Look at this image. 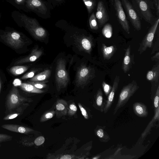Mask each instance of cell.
<instances>
[{"instance_id": "obj_36", "label": "cell", "mask_w": 159, "mask_h": 159, "mask_svg": "<svg viewBox=\"0 0 159 159\" xmlns=\"http://www.w3.org/2000/svg\"><path fill=\"white\" fill-rule=\"evenodd\" d=\"M77 109L76 106L74 103L70 104L68 108V114L70 116H72L76 113Z\"/></svg>"}, {"instance_id": "obj_17", "label": "cell", "mask_w": 159, "mask_h": 159, "mask_svg": "<svg viewBox=\"0 0 159 159\" xmlns=\"http://www.w3.org/2000/svg\"><path fill=\"white\" fill-rule=\"evenodd\" d=\"M133 110L135 114L139 117H145L148 115L147 106L140 102H136L133 105Z\"/></svg>"}, {"instance_id": "obj_1", "label": "cell", "mask_w": 159, "mask_h": 159, "mask_svg": "<svg viewBox=\"0 0 159 159\" xmlns=\"http://www.w3.org/2000/svg\"><path fill=\"white\" fill-rule=\"evenodd\" d=\"M20 17L25 27L35 38L41 40L46 37V31L40 25L36 19L30 18L24 14L20 15Z\"/></svg>"}, {"instance_id": "obj_33", "label": "cell", "mask_w": 159, "mask_h": 159, "mask_svg": "<svg viewBox=\"0 0 159 159\" xmlns=\"http://www.w3.org/2000/svg\"><path fill=\"white\" fill-rule=\"evenodd\" d=\"M21 114L20 112H13L9 113V114L5 116L3 120H8L12 119H14L17 116L20 115Z\"/></svg>"}, {"instance_id": "obj_5", "label": "cell", "mask_w": 159, "mask_h": 159, "mask_svg": "<svg viewBox=\"0 0 159 159\" xmlns=\"http://www.w3.org/2000/svg\"><path fill=\"white\" fill-rule=\"evenodd\" d=\"M121 3L134 27L137 30H140L141 28L140 18L133 5L128 0H121Z\"/></svg>"}, {"instance_id": "obj_4", "label": "cell", "mask_w": 159, "mask_h": 159, "mask_svg": "<svg viewBox=\"0 0 159 159\" xmlns=\"http://www.w3.org/2000/svg\"><path fill=\"white\" fill-rule=\"evenodd\" d=\"M66 61L61 58L57 60L55 71V82L58 90L65 88L69 82V77L66 68Z\"/></svg>"}, {"instance_id": "obj_10", "label": "cell", "mask_w": 159, "mask_h": 159, "mask_svg": "<svg viewBox=\"0 0 159 159\" xmlns=\"http://www.w3.org/2000/svg\"><path fill=\"white\" fill-rule=\"evenodd\" d=\"M118 20L124 30L128 34L130 33L129 26L121 3L120 0H112Z\"/></svg>"}, {"instance_id": "obj_21", "label": "cell", "mask_w": 159, "mask_h": 159, "mask_svg": "<svg viewBox=\"0 0 159 159\" xmlns=\"http://www.w3.org/2000/svg\"><path fill=\"white\" fill-rule=\"evenodd\" d=\"M51 72V70L49 69L45 70L33 76L31 79L30 81L33 82H46V81L49 77Z\"/></svg>"}, {"instance_id": "obj_28", "label": "cell", "mask_w": 159, "mask_h": 159, "mask_svg": "<svg viewBox=\"0 0 159 159\" xmlns=\"http://www.w3.org/2000/svg\"><path fill=\"white\" fill-rule=\"evenodd\" d=\"M89 21L90 27L92 30H96L98 29L96 18L94 13H93L90 16Z\"/></svg>"}, {"instance_id": "obj_18", "label": "cell", "mask_w": 159, "mask_h": 159, "mask_svg": "<svg viewBox=\"0 0 159 159\" xmlns=\"http://www.w3.org/2000/svg\"><path fill=\"white\" fill-rule=\"evenodd\" d=\"M159 77V64H156L153 66L152 69L149 70L146 75V77L149 81L157 83Z\"/></svg>"}, {"instance_id": "obj_3", "label": "cell", "mask_w": 159, "mask_h": 159, "mask_svg": "<svg viewBox=\"0 0 159 159\" xmlns=\"http://www.w3.org/2000/svg\"><path fill=\"white\" fill-rule=\"evenodd\" d=\"M28 101V99L19 94L17 89L13 87L8 94L6 102V111L10 113L16 109L22 107L24 103Z\"/></svg>"}, {"instance_id": "obj_14", "label": "cell", "mask_w": 159, "mask_h": 159, "mask_svg": "<svg viewBox=\"0 0 159 159\" xmlns=\"http://www.w3.org/2000/svg\"><path fill=\"white\" fill-rule=\"evenodd\" d=\"M1 127L9 131L18 133L27 134L32 132L33 130L28 127L13 124H6L2 125Z\"/></svg>"}, {"instance_id": "obj_30", "label": "cell", "mask_w": 159, "mask_h": 159, "mask_svg": "<svg viewBox=\"0 0 159 159\" xmlns=\"http://www.w3.org/2000/svg\"><path fill=\"white\" fill-rule=\"evenodd\" d=\"M55 114V111H52L44 113L40 119L41 122H44L52 118Z\"/></svg>"}, {"instance_id": "obj_32", "label": "cell", "mask_w": 159, "mask_h": 159, "mask_svg": "<svg viewBox=\"0 0 159 159\" xmlns=\"http://www.w3.org/2000/svg\"><path fill=\"white\" fill-rule=\"evenodd\" d=\"M45 82H28V83L34 85L36 88L41 89L46 87L47 85L45 83Z\"/></svg>"}, {"instance_id": "obj_38", "label": "cell", "mask_w": 159, "mask_h": 159, "mask_svg": "<svg viewBox=\"0 0 159 159\" xmlns=\"http://www.w3.org/2000/svg\"><path fill=\"white\" fill-rule=\"evenodd\" d=\"M45 141V139L43 136H41L37 138L35 140L34 143L37 146H39L42 144Z\"/></svg>"}, {"instance_id": "obj_23", "label": "cell", "mask_w": 159, "mask_h": 159, "mask_svg": "<svg viewBox=\"0 0 159 159\" xmlns=\"http://www.w3.org/2000/svg\"><path fill=\"white\" fill-rule=\"evenodd\" d=\"M19 86L22 90L29 93H40L44 92V91L38 89L28 83H21Z\"/></svg>"}, {"instance_id": "obj_42", "label": "cell", "mask_w": 159, "mask_h": 159, "mask_svg": "<svg viewBox=\"0 0 159 159\" xmlns=\"http://www.w3.org/2000/svg\"><path fill=\"white\" fill-rule=\"evenodd\" d=\"M25 0H15V2L17 4H21L23 3Z\"/></svg>"}, {"instance_id": "obj_27", "label": "cell", "mask_w": 159, "mask_h": 159, "mask_svg": "<svg viewBox=\"0 0 159 159\" xmlns=\"http://www.w3.org/2000/svg\"><path fill=\"white\" fill-rule=\"evenodd\" d=\"M102 33L104 37L110 38L112 35V28L111 25L109 23L106 24L102 30Z\"/></svg>"}, {"instance_id": "obj_9", "label": "cell", "mask_w": 159, "mask_h": 159, "mask_svg": "<svg viewBox=\"0 0 159 159\" xmlns=\"http://www.w3.org/2000/svg\"><path fill=\"white\" fill-rule=\"evenodd\" d=\"M94 75V71L89 67L82 66L77 72L75 82L78 86L83 85Z\"/></svg>"}, {"instance_id": "obj_26", "label": "cell", "mask_w": 159, "mask_h": 159, "mask_svg": "<svg viewBox=\"0 0 159 159\" xmlns=\"http://www.w3.org/2000/svg\"><path fill=\"white\" fill-rule=\"evenodd\" d=\"M57 111L63 115L66 114L67 105L66 101L62 100H58L56 105Z\"/></svg>"}, {"instance_id": "obj_39", "label": "cell", "mask_w": 159, "mask_h": 159, "mask_svg": "<svg viewBox=\"0 0 159 159\" xmlns=\"http://www.w3.org/2000/svg\"><path fill=\"white\" fill-rule=\"evenodd\" d=\"M35 71H32L25 74L21 77L23 80H25L29 78H31L34 76Z\"/></svg>"}, {"instance_id": "obj_19", "label": "cell", "mask_w": 159, "mask_h": 159, "mask_svg": "<svg viewBox=\"0 0 159 159\" xmlns=\"http://www.w3.org/2000/svg\"><path fill=\"white\" fill-rule=\"evenodd\" d=\"M117 50L116 45H111L107 47L104 43L102 45L101 50L104 59H110Z\"/></svg>"}, {"instance_id": "obj_15", "label": "cell", "mask_w": 159, "mask_h": 159, "mask_svg": "<svg viewBox=\"0 0 159 159\" xmlns=\"http://www.w3.org/2000/svg\"><path fill=\"white\" fill-rule=\"evenodd\" d=\"M125 53L122 64V69L124 72H128L131 68L133 64H134V56L130 55V46L125 50Z\"/></svg>"}, {"instance_id": "obj_34", "label": "cell", "mask_w": 159, "mask_h": 159, "mask_svg": "<svg viewBox=\"0 0 159 159\" xmlns=\"http://www.w3.org/2000/svg\"><path fill=\"white\" fill-rule=\"evenodd\" d=\"M159 86H158L157 89L154 99V106L155 110L159 107Z\"/></svg>"}, {"instance_id": "obj_37", "label": "cell", "mask_w": 159, "mask_h": 159, "mask_svg": "<svg viewBox=\"0 0 159 159\" xmlns=\"http://www.w3.org/2000/svg\"><path fill=\"white\" fill-rule=\"evenodd\" d=\"M78 105L83 116L85 119H88L89 116L85 109L83 107L80 103H78Z\"/></svg>"}, {"instance_id": "obj_44", "label": "cell", "mask_w": 159, "mask_h": 159, "mask_svg": "<svg viewBox=\"0 0 159 159\" xmlns=\"http://www.w3.org/2000/svg\"><path fill=\"white\" fill-rule=\"evenodd\" d=\"M56 0L58 1H61V0Z\"/></svg>"}, {"instance_id": "obj_29", "label": "cell", "mask_w": 159, "mask_h": 159, "mask_svg": "<svg viewBox=\"0 0 159 159\" xmlns=\"http://www.w3.org/2000/svg\"><path fill=\"white\" fill-rule=\"evenodd\" d=\"M89 13H90L96 6L95 0H83Z\"/></svg>"}, {"instance_id": "obj_11", "label": "cell", "mask_w": 159, "mask_h": 159, "mask_svg": "<svg viewBox=\"0 0 159 159\" xmlns=\"http://www.w3.org/2000/svg\"><path fill=\"white\" fill-rule=\"evenodd\" d=\"M120 80V77L116 75L114 80L111 90L108 94L107 99L105 102L103 111L104 113H106L108 112L113 104L115 93L117 89Z\"/></svg>"}, {"instance_id": "obj_12", "label": "cell", "mask_w": 159, "mask_h": 159, "mask_svg": "<svg viewBox=\"0 0 159 159\" xmlns=\"http://www.w3.org/2000/svg\"><path fill=\"white\" fill-rule=\"evenodd\" d=\"M95 16L101 27L109 20L105 6L102 1H99L98 2Z\"/></svg>"}, {"instance_id": "obj_20", "label": "cell", "mask_w": 159, "mask_h": 159, "mask_svg": "<svg viewBox=\"0 0 159 159\" xmlns=\"http://www.w3.org/2000/svg\"><path fill=\"white\" fill-rule=\"evenodd\" d=\"M95 104L98 110L101 112H103L105 102L103 101V93L100 88L98 90L96 94Z\"/></svg>"}, {"instance_id": "obj_7", "label": "cell", "mask_w": 159, "mask_h": 159, "mask_svg": "<svg viewBox=\"0 0 159 159\" xmlns=\"http://www.w3.org/2000/svg\"><path fill=\"white\" fill-rule=\"evenodd\" d=\"M159 19L154 22L144 37L140 44L138 51L139 54H142L147 48H150L152 45L154 35L158 27Z\"/></svg>"}, {"instance_id": "obj_40", "label": "cell", "mask_w": 159, "mask_h": 159, "mask_svg": "<svg viewBox=\"0 0 159 159\" xmlns=\"http://www.w3.org/2000/svg\"><path fill=\"white\" fill-rule=\"evenodd\" d=\"M159 59V52H157L156 54L151 57V59L153 61H158Z\"/></svg>"}, {"instance_id": "obj_6", "label": "cell", "mask_w": 159, "mask_h": 159, "mask_svg": "<svg viewBox=\"0 0 159 159\" xmlns=\"http://www.w3.org/2000/svg\"><path fill=\"white\" fill-rule=\"evenodd\" d=\"M2 36L7 44L15 49L20 48L25 44L24 41L21 34L17 32H7L5 33Z\"/></svg>"}, {"instance_id": "obj_22", "label": "cell", "mask_w": 159, "mask_h": 159, "mask_svg": "<svg viewBox=\"0 0 159 159\" xmlns=\"http://www.w3.org/2000/svg\"><path fill=\"white\" fill-rule=\"evenodd\" d=\"M96 134L102 142H107L110 140V137L104 129V127H98L95 131Z\"/></svg>"}, {"instance_id": "obj_24", "label": "cell", "mask_w": 159, "mask_h": 159, "mask_svg": "<svg viewBox=\"0 0 159 159\" xmlns=\"http://www.w3.org/2000/svg\"><path fill=\"white\" fill-rule=\"evenodd\" d=\"M80 43L83 49L90 53L92 50L93 43L89 37H83L80 39Z\"/></svg>"}, {"instance_id": "obj_13", "label": "cell", "mask_w": 159, "mask_h": 159, "mask_svg": "<svg viewBox=\"0 0 159 159\" xmlns=\"http://www.w3.org/2000/svg\"><path fill=\"white\" fill-rule=\"evenodd\" d=\"M26 6L29 8L42 14L47 11L45 4L41 0H27Z\"/></svg>"}, {"instance_id": "obj_31", "label": "cell", "mask_w": 159, "mask_h": 159, "mask_svg": "<svg viewBox=\"0 0 159 159\" xmlns=\"http://www.w3.org/2000/svg\"><path fill=\"white\" fill-rule=\"evenodd\" d=\"M102 85L104 93L106 96L107 97L111 90L112 87L104 81L102 82Z\"/></svg>"}, {"instance_id": "obj_41", "label": "cell", "mask_w": 159, "mask_h": 159, "mask_svg": "<svg viewBox=\"0 0 159 159\" xmlns=\"http://www.w3.org/2000/svg\"><path fill=\"white\" fill-rule=\"evenodd\" d=\"M74 158L73 156L69 155H64L59 158L61 159H70Z\"/></svg>"}, {"instance_id": "obj_2", "label": "cell", "mask_w": 159, "mask_h": 159, "mask_svg": "<svg viewBox=\"0 0 159 159\" xmlns=\"http://www.w3.org/2000/svg\"><path fill=\"white\" fill-rule=\"evenodd\" d=\"M139 88V86L134 80L123 87L119 95L117 102L113 111V115L116 114L119 109L126 104Z\"/></svg>"}, {"instance_id": "obj_8", "label": "cell", "mask_w": 159, "mask_h": 159, "mask_svg": "<svg viewBox=\"0 0 159 159\" xmlns=\"http://www.w3.org/2000/svg\"><path fill=\"white\" fill-rule=\"evenodd\" d=\"M137 4L142 17L148 23L152 24L154 17L151 10V5L149 0H134Z\"/></svg>"}, {"instance_id": "obj_16", "label": "cell", "mask_w": 159, "mask_h": 159, "mask_svg": "<svg viewBox=\"0 0 159 159\" xmlns=\"http://www.w3.org/2000/svg\"><path fill=\"white\" fill-rule=\"evenodd\" d=\"M42 53L41 50L35 48L33 49L29 55L17 61L14 64L17 65L34 61L38 59Z\"/></svg>"}, {"instance_id": "obj_43", "label": "cell", "mask_w": 159, "mask_h": 159, "mask_svg": "<svg viewBox=\"0 0 159 159\" xmlns=\"http://www.w3.org/2000/svg\"><path fill=\"white\" fill-rule=\"evenodd\" d=\"M1 80L0 78V91H1Z\"/></svg>"}, {"instance_id": "obj_35", "label": "cell", "mask_w": 159, "mask_h": 159, "mask_svg": "<svg viewBox=\"0 0 159 159\" xmlns=\"http://www.w3.org/2000/svg\"><path fill=\"white\" fill-rule=\"evenodd\" d=\"M12 136L4 134H0V143L11 140Z\"/></svg>"}, {"instance_id": "obj_25", "label": "cell", "mask_w": 159, "mask_h": 159, "mask_svg": "<svg viewBox=\"0 0 159 159\" xmlns=\"http://www.w3.org/2000/svg\"><path fill=\"white\" fill-rule=\"evenodd\" d=\"M28 67L24 66H17L11 67L10 72L15 76H18L24 73L28 69Z\"/></svg>"}]
</instances>
